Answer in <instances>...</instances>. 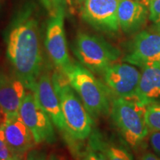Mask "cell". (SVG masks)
<instances>
[{"instance_id": "ac0fdd59", "label": "cell", "mask_w": 160, "mask_h": 160, "mask_svg": "<svg viewBox=\"0 0 160 160\" xmlns=\"http://www.w3.org/2000/svg\"><path fill=\"white\" fill-rule=\"evenodd\" d=\"M145 119L150 131L160 132V102L146 106Z\"/></svg>"}, {"instance_id": "f1b7e54d", "label": "cell", "mask_w": 160, "mask_h": 160, "mask_svg": "<svg viewBox=\"0 0 160 160\" xmlns=\"http://www.w3.org/2000/svg\"><path fill=\"white\" fill-rule=\"evenodd\" d=\"M2 0H0V8H1V5H2Z\"/></svg>"}, {"instance_id": "1f68e13d", "label": "cell", "mask_w": 160, "mask_h": 160, "mask_svg": "<svg viewBox=\"0 0 160 160\" xmlns=\"http://www.w3.org/2000/svg\"><path fill=\"white\" fill-rule=\"evenodd\" d=\"M0 160H3V159H0Z\"/></svg>"}, {"instance_id": "52a82bcc", "label": "cell", "mask_w": 160, "mask_h": 160, "mask_svg": "<svg viewBox=\"0 0 160 160\" xmlns=\"http://www.w3.org/2000/svg\"><path fill=\"white\" fill-rule=\"evenodd\" d=\"M64 18L65 11L51 17L46 28L45 41L48 53L60 72H62L72 62L68 51Z\"/></svg>"}, {"instance_id": "9c48e42d", "label": "cell", "mask_w": 160, "mask_h": 160, "mask_svg": "<svg viewBox=\"0 0 160 160\" xmlns=\"http://www.w3.org/2000/svg\"><path fill=\"white\" fill-rule=\"evenodd\" d=\"M141 73L134 66L114 63L102 74L103 81L111 93L119 98L133 99Z\"/></svg>"}, {"instance_id": "9a60e30c", "label": "cell", "mask_w": 160, "mask_h": 160, "mask_svg": "<svg viewBox=\"0 0 160 160\" xmlns=\"http://www.w3.org/2000/svg\"><path fill=\"white\" fill-rule=\"evenodd\" d=\"M145 5L136 0H119L117 17L119 28L126 33L137 30L145 20Z\"/></svg>"}, {"instance_id": "f546056e", "label": "cell", "mask_w": 160, "mask_h": 160, "mask_svg": "<svg viewBox=\"0 0 160 160\" xmlns=\"http://www.w3.org/2000/svg\"><path fill=\"white\" fill-rule=\"evenodd\" d=\"M3 76V74H2V73H0V79H1V78H2V77Z\"/></svg>"}, {"instance_id": "6da1fadb", "label": "cell", "mask_w": 160, "mask_h": 160, "mask_svg": "<svg viewBox=\"0 0 160 160\" xmlns=\"http://www.w3.org/2000/svg\"><path fill=\"white\" fill-rule=\"evenodd\" d=\"M7 56L16 76L33 91L43 66L39 24L33 8L26 6L13 20L6 36Z\"/></svg>"}, {"instance_id": "484cf974", "label": "cell", "mask_w": 160, "mask_h": 160, "mask_svg": "<svg viewBox=\"0 0 160 160\" xmlns=\"http://www.w3.org/2000/svg\"><path fill=\"white\" fill-rule=\"evenodd\" d=\"M136 1H138V2H139L142 3L143 5H145V6L148 5V2H147V0H136Z\"/></svg>"}, {"instance_id": "ffe728a7", "label": "cell", "mask_w": 160, "mask_h": 160, "mask_svg": "<svg viewBox=\"0 0 160 160\" xmlns=\"http://www.w3.org/2000/svg\"><path fill=\"white\" fill-rule=\"evenodd\" d=\"M0 159L3 160H22L17 157L5 141L4 131L0 125Z\"/></svg>"}, {"instance_id": "7402d4cb", "label": "cell", "mask_w": 160, "mask_h": 160, "mask_svg": "<svg viewBox=\"0 0 160 160\" xmlns=\"http://www.w3.org/2000/svg\"><path fill=\"white\" fill-rule=\"evenodd\" d=\"M150 145L155 154L160 157V132H151L149 137Z\"/></svg>"}, {"instance_id": "4dcf8cb0", "label": "cell", "mask_w": 160, "mask_h": 160, "mask_svg": "<svg viewBox=\"0 0 160 160\" xmlns=\"http://www.w3.org/2000/svg\"><path fill=\"white\" fill-rule=\"evenodd\" d=\"M1 122H0V124H1Z\"/></svg>"}, {"instance_id": "8fae6325", "label": "cell", "mask_w": 160, "mask_h": 160, "mask_svg": "<svg viewBox=\"0 0 160 160\" xmlns=\"http://www.w3.org/2000/svg\"><path fill=\"white\" fill-rule=\"evenodd\" d=\"M0 125L10 149L22 160L24 156L37 144L31 132L19 114L4 116Z\"/></svg>"}, {"instance_id": "3957f363", "label": "cell", "mask_w": 160, "mask_h": 160, "mask_svg": "<svg viewBox=\"0 0 160 160\" xmlns=\"http://www.w3.org/2000/svg\"><path fill=\"white\" fill-rule=\"evenodd\" d=\"M81 99L85 108L93 119L111 112V91L91 71L80 63L72 62L62 72Z\"/></svg>"}, {"instance_id": "2e32d148", "label": "cell", "mask_w": 160, "mask_h": 160, "mask_svg": "<svg viewBox=\"0 0 160 160\" xmlns=\"http://www.w3.org/2000/svg\"><path fill=\"white\" fill-rule=\"evenodd\" d=\"M87 145L79 153L81 160H108L101 145V137L99 133H92Z\"/></svg>"}, {"instance_id": "7c38bea8", "label": "cell", "mask_w": 160, "mask_h": 160, "mask_svg": "<svg viewBox=\"0 0 160 160\" xmlns=\"http://www.w3.org/2000/svg\"><path fill=\"white\" fill-rule=\"evenodd\" d=\"M124 61L142 68L160 62V35L147 31L138 33L132 40Z\"/></svg>"}, {"instance_id": "44dd1931", "label": "cell", "mask_w": 160, "mask_h": 160, "mask_svg": "<svg viewBox=\"0 0 160 160\" xmlns=\"http://www.w3.org/2000/svg\"><path fill=\"white\" fill-rule=\"evenodd\" d=\"M150 10V19L160 28V0H147Z\"/></svg>"}, {"instance_id": "30bf717a", "label": "cell", "mask_w": 160, "mask_h": 160, "mask_svg": "<svg viewBox=\"0 0 160 160\" xmlns=\"http://www.w3.org/2000/svg\"><path fill=\"white\" fill-rule=\"evenodd\" d=\"M33 92H34L42 108L49 116L57 128L63 133L65 138L68 139V142L70 144L71 139L62 112L59 98L53 87L52 77L48 73H42L36 83Z\"/></svg>"}, {"instance_id": "d6986e66", "label": "cell", "mask_w": 160, "mask_h": 160, "mask_svg": "<svg viewBox=\"0 0 160 160\" xmlns=\"http://www.w3.org/2000/svg\"><path fill=\"white\" fill-rule=\"evenodd\" d=\"M51 17L61 11H65L66 0H40Z\"/></svg>"}, {"instance_id": "5b68a950", "label": "cell", "mask_w": 160, "mask_h": 160, "mask_svg": "<svg viewBox=\"0 0 160 160\" xmlns=\"http://www.w3.org/2000/svg\"><path fill=\"white\" fill-rule=\"evenodd\" d=\"M73 51L81 65L93 73L101 75L121 54L117 48L102 37L84 32L77 33Z\"/></svg>"}, {"instance_id": "e0dca14e", "label": "cell", "mask_w": 160, "mask_h": 160, "mask_svg": "<svg viewBox=\"0 0 160 160\" xmlns=\"http://www.w3.org/2000/svg\"><path fill=\"white\" fill-rule=\"evenodd\" d=\"M101 145L108 160H134L133 155L123 145L105 142L101 137Z\"/></svg>"}, {"instance_id": "83f0119b", "label": "cell", "mask_w": 160, "mask_h": 160, "mask_svg": "<svg viewBox=\"0 0 160 160\" xmlns=\"http://www.w3.org/2000/svg\"><path fill=\"white\" fill-rule=\"evenodd\" d=\"M75 1H77V2H79V3H82L84 1H85V0H75Z\"/></svg>"}, {"instance_id": "277c9868", "label": "cell", "mask_w": 160, "mask_h": 160, "mask_svg": "<svg viewBox=\"0 0 160 160\" xmlns=\"http://www.w3.org/2000/svg\"><path fill=\"white\" fill-rule=\"evenodd\" d=\"M146 106L133 99L117 97L112 100V120L125 142L137 148L148 133L145 119Z\"/></svg>"}, {"instance_id": "603a6c76", "label": "cell", "mask_w": 160, "mask_h": 160, "mask_svg": "<svg viewBox=\"0 0 160 160\" xmlns=\"http://www.w3.org/2000/svg\"><path fill=\"white\" fill-rule=\"evenodd\" d=\"M47 153L42 150H31L28 153L27 160H48Z\"/></svg>"}, {"instance_id": "8992f818", "label": "cell", "mask_w": 160, "mask_h": 160, "mask_svg": "<svg viewBox=\"0 0 160 160\" xmlns=\"http://www.w3.org/2000/svg\"><path fill=\"white\" fill-rule=\"evenodd\" d=\"M19 115L31 132L36 143H53L56 141L53 122L39 105L34 92L29 91L26 93Z\"/></svg>"}, {"instance_id": "ba28073f", "label": "cell", "mask_w": 160, "mask_h": 160, "mask_svg": "<svg viewBox=\"0 0 160 160\" xmlns=\"http://www.w3.org/2000/svg\"><path fill=\"white\" fill-rule=\"evenodd\" d=\"M119 0H85L82 18L99 31L115 33L119 29L117 17Z\"/></svg>"}, {"instance_id": "4316f807", "label": "cell", "mask_w": 160, "mask_h": 160, "mask_svg": "<svg viewBox=\"0 0 160 160\" xmlns=\"http://www.w3.org/2000/svg\"><path fill=\"white\" fill-rule=\"evenodd\" d=\"M3 117H4V115H3L2 112V111H1V109H0V122L2 121Z\"/></svg>"}, {"instance_id": "5bb4252c", "label": "cell", "mask_w": 160, "mask_h": 160, "mask_svg": "<svg viewBox=\"0 0 160 160\" xmlns=\"http://www.w3.org/2000/svg\"><path fill=\"white\" fill-rule=\"evenodd\" d=\"M25 86L19 78L3 74L0 79V109L4 116L19 114L25 97Z\"/></svg>"}, {"instance_id": "4fadbf2b", "label": "cell", "mask_w": 160, "mask_h": 160, "mask_svg": "<svg viewBox=\"0 0 160 160\" xmlns=\"http://www.w3.org/2000/svg\"><path fill=\"white\" fill-rule=\"evenodd\" d=\"M133 99L148 106L160 102V62L148 64L142 67Z\"/></svg>"}, {"instance_id": "cb8c5ba5", "label": "cell", "mask_w": 160, "mask_h": 160, "mask_svg": "<svg viewBox=\"0 0 160 160\" xmlns=\"http://www.w3.org/2000/svg\"><path fill=\"white\" fill-rule=\"evenodd\" d=\"M139 160H160V157L155 153L147 151L142 153L139 158Z\"/></svg>"}, {"instance_id": "7a4b0ae2", "label": "cell", "mask_w": 160, "mask_h": 160, "mask_svg": "<svg viewBox=\"0 0 160 160\" xmlns=\"http://www.w3.org/2000/svg\"><path fill=\"white\" fill-rule=\"evenodd\" d=\"M52 81L71 139L69 145L75 155L78 156L79 148L77 143L85 141L91 136L93 132V118L62 72L53 73Z\"/></svg>"}, {"instance_id": "d4e9b609", "label": "cell", "mask_w": 160, "mask_h": 160, "mask_svg": "<svg viewBox=\"0 0 160 160\" xmlns=\"http://www.w3.org/2000/svg\"><path fill=\"white\" fill-rule=\"evenodd\" d=\"M48 160H64V159L62 157H59L57 154H51L48 157Z\"/></svg>"}]
</instances>
